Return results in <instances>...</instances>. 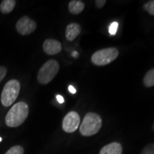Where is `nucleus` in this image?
Listing matches in <instances>:
<instances>
[{
	"label": "nucleus",
	"mask_w": 154,
	"mask_h": 154,
	"mask_svg": "<svg viewBox=\"0 0 154 154\" xmlns=\"http://www.w3.org/2000/svg\"><path fill=\"white\" fill-rule=\"evenodd\" d=\"M29 115V106L24 101L15 103L7 113L5 123L11 128L19 126L24 122Z\"/></svg>",
	"instance_id": "1"
},
{
	"label": "nucleus",
	"mask_w": 154,
	"mask_h": 154,
	"mask_svg": "<svg viewBox=\"0 0 154 154\" xmlns=\"http://www.w3.org/2000/svg\"><path fill=\"white\" fill-rule=\"evenodd\" d=\"M102 126V119L99 114L89 112L85 116L80 126V133L84 136H91L99 131Z\"/></svg>",
	"instance_id": "2"
},
{
	"label": "nucleus",
	"mask_w": 154,
	"mask_h": 154,
	"mask_svg": "<svg viewBox=\"0 0 154 154\" xmlns=\"http://www.w3.org/2000/svg\"><path fill=\"white\" fill-rule=\"evenodd\" d=\"M20 88V83L16 79H11L6 83L1 95V102L4 106L8 107L13 104L18 97Z\"/></svg>",
	"instance_id": "3"
},
{
	"label": "nucleus",
	"mask_w": 154,
	"mask_h": 154,
	"mask_svg": "<svg viewBox=\"0 0 154 154\" xmlns=\"http://www.w3.org/2000/svg\"><path fill=\"white\" fill-rule=\"evenodd\" d=\"M59 70V64L56 60L50 59L40 68L38 72V82L42 84H47L54 79Z\"/></svg>",
	"instance_id": "4"
},
{
	"label": "nucleus",
	"mask_w": 154,
	"mask_h": 154,
	"mask_svg": "<svg viewBox=\"0 0 154 154\" xmlns=\"http://www.w3.org/2000/svg\"><path fill=\"white\" fill-rule=\"evenodd\" d=\"M119 56V50L115 47L102 49L96 51L91 57V62L96 66H106L116 60Z\"/></svg>",
	"instance_id": "5"
},
{
	"label": "nucleus",
	"mask_w": 154,
	"mask_h": 154,
	"mask_svg": "<svg viewBox=\"0 0 154 154\" xmlns=\"http://www.w3.org/2000/svg\"><path fill=\"white\" fill-rule=\"evenodd\" d=\"M80 124V116L76 111H70L63 119L62 128L66 133L76 131Z\"/></svg>",
	"instance_id": "6"
},
{
	"label": "nucleus",
	"mask_w": 154,
	"mask_h": 154,
	"mask_svg": "<svg viewBox=\"0 0 154 154\" xmlns=\"http://www.w3.org/2000/svg\"><path fill=\"white\" fill-rule=\"evenodd\" d=\"M17 32L22 35H28L33 33L36 29V24L33 19L24 16L19 19L16 24Z\"/></svg>",
	"instance_id": "7"
},
{
	"label": "nucleus",
	"mask_w": 154,
	"mask_h": 154,
	"mask_svg": "<svg viewBox=\"0 0 154 154\" xmlns=\"http://www.w3.org/2000/svg\"><path fill=\"white\" fill-rule=\"evenodd\" d=\"M44 52L49 55H55L61 51V44L59 42L52 38H48L43 44Z\"/></svg>",
	"instance_id": "8"
},
{
	"label": "nucleus",
	"mask_w": 154,
	"mask_h": 154,
	"mask_svg": "<svg viewBox=\"0 0 154 154\" xmlns=\"http://www.w3.org/2000/svg\"><path fill=\"white\" fill-rule=\"evenodd\" d=\"M82 32V28L79 24L76 23H72L66 26V38L69 42H72Z\"/></svg>",
	"instance_id": "9"
},
{
	"label": "nucleus",
	"mask_w": 154,
	"mask_h": 154,
	"mask_svg": "<svg viewBox=\"0 0 154 154\" xmlns=\"http://www.w3.org/2000/svg\"><path fill=\"white\" fill-rule=\"evenodd\" d=\"M99 154H122V146L118 142H113L103 146Z\"/></svg>",
	"instance_id": "10"
},
{
	"label": "nucleus",
	"mask_w": 154,
	"mask_h": 154,
	"mask_svg": "<svg viewBox=\"0 0 154 154\" xmlns=\"http://www.w3.org/2000/svg\"><path fill=\"white\" fill-rule=\"evenodd\" d=\"M85 7V4L79 0H72L69 3V11L72 14H79L82 13Z\"/></svg>",
	"instance_id": "11"
},
{
	"label": "nucleus",
	"mask_w": 154,
	"mask_h": 154,
	"mask_svg": "<svg viewBox=\"0 0 154 154\" xmlns=\"http://www.w3.org/2000/svg\"><path fill=\"white\" fill-rule=\"evenodd\" d=\"M16 5V1L14 0H3L0 5V10L3 14H9L13 9Z\"/></svg>",
	"instance_id": "12"
},
{
	"label": "nucleus",
	"mask_w": 154,
	"mask_h": 154,
	"mask_svg": "<svg viewBox=\"0 0 154 154\" xmlns=\"http://www.w3.org/2000/svg\"><path fill=\"white\" fill-rule=\"evenodd\" d=\"M143 84L148 88L154 86V68L150 69L144 76Z\"/></svg>",
	"instance_id": "13"
},
{
	"label": "nucleus",
	"mask_w": 154,
	"mask_h": 154,
	"mask_svg": "<svg viewBox=\"0 0 154 154\" xmlns=\"http://www.w3.org/2000/svg\"><path fill=\"white\" fill-rule=\"evenodd\" d=\"M5 154H24V149L21 146H14L6 152Z\"/></svg>",
	"instance_id": "14"
},
{
	"label": "nucleus",
	"mask_w": 154,
	"mask_h": 154,
	"mask_svg": "<svg viewBox=\"0 0 154 154\" xmlns=\"http://www.w3.org/2000/svg\"><path fill=\"white\" fill-rule=\"evenodd\" d=\"M143 9L152 16H154V0L149 1L143 5Z\"/></svg>",
	"instance_id": "15"
},
{
	"label": "nucleus",
	"mask_w": 154,
	"mask_h": 154,
	"mask_svg": "<svg viewBox=\"0 0 154 154\" xmlns=\"http://www.w3.org/2000/svg\"><path fill=\"white\" fill-rule=\"evenodd\" d=\"M140 154H154V143L146 146L142 150Z\"/></svg>",
	"instance_id": "16"
},
{
	"label": "nucleus",
	"mask_w": 154,
	"mask_h": 154,
	"mask_svg": "<svg viewBox=\"0 0 154 154\" xmlns=\"http://www.w3.org/2000/svg\"><path fill=\"white\" fill-rule=\"evenodd\" d=\"M119 26V23L117 22H113L111 24L110 26H109V34L111 35H115L116 34L117 29Z\"/></svg>",
	"instance_id": "17"
},
{
	"label": "nucleus",
	"mask_w": 154,
	"mask_h": 154,
	"mask_svg": "<svg viewBox=\"0 0 154 154\" xmlns=\"http://www.w3.org/2000/svg\"><path fill=\"white\" fill-rule=\"evenodd\" d=\"M7 68L5 66H0V83L2 82V80L5 79V77L7 75Z\"/></svg>",
	"instance_id": "18"
},
{
	"label": "nucleus",
	"mask_w": 154,
	"mask_h": 154,
	"mask_svg": "<svg viewBox=\"0 0 154 154\" xmlns=\"http://www.w3.org/2000/svg\"><path fill=\"white\" fill-rule=\"evenodd\" d=\"M106 3V0H96L95 2V5L96 7L99 9H101L104 7V5Z\"/></svg>",
	"instance_id": "19"
},
{
	"label": "nucleus",
	"mask_w": 154,
	"mask_h": 154,
	"mask_svg": "<svg viewBox=\"0 0 154 154\" xmlns=\"http://www.w3.org/2000/svg\"><path fill=\"white\" fill-rule=\"evenodd\" d=\"M57 101L59 102V103H63V102H64V99H63V97L61 95H57Z\"/></svg>",
	"instance_id": "20"
},
{
	"label": "nucleus",
	"mask_w": 154,
	"mask_h": 154,
	"mask_svg": "<svg viewBox=\"0 0 154 154\" xmlns=\"http://www.w3.org/2000/svg\"><path fill=\"white\" fill-rule=\"evenodd\" d=\"M69 91H70V93H72V94H76V88H75L74 86H72V85H70L69 86Z\"/></svg>",
	"instance_id": "21"
},
{
	"label": "nucleus",
	"mask_w": 154,
	"mask_h": 154,
	"mask_svg": "<svg viewBox=\"0 0 154 154\" xmlns=\"http://www.w3.org/2000/svg\"><path fill=\"white\" fill-rule=\"evenodd\" d=\"M77 54H78V53L76 52V51H74V53H73V57H77Z\"/></svg>",
	"instance_id": "22"
},
{
	"label": "nucleus",
	"mask_w": 154,
	"mask_h": 154,
	"mask_svg": "<svg viewBox=\"0 0 154 154\" xmlns=\"http://www.w3.org/2000/svg\"><path fill=\"white\" fill-rule=\"evenodd\" d=\"M2 138L1 137H0V142H1V141H2Z\"/></svg>",
	"instance_id": "23"
},
{
	"label": "nucleus",
	"mask_w": 154,
	"mask_h": 154,
	"mask_svg": "<svg viewBox=\"0 0 154 154\" xmlns=\"http://www.w3.org/2000/svg\"><path fill=\"white\" fill-rule=\"evenodd\" d=\"M153 129L154 130V124H153Z\"/></svg>",
	"instance_id": "24"
}]
</instances>
